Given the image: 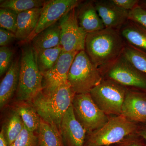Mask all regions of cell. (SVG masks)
Returning a JSON list of instances; mask_svg holds the SVG:
<instances>
[{
  "instance_id": "4316f807",
  "label": "cell",
  "mask_w": 146,
  "mask_h": 146,
  "mask_svg": "<svg viewBox=\"0 0 146 146\" xmlns=\"http://www.w3.org/2000/svg\"><path fill=\"white\" fill-rule=\"evenodd\" d=\"M9 146H38L37 135L28 130L24 125L21 133Z\"/></svg>"
},
{
  "instance_id": "603a6c76",
  "label": "cell",
  "mask_w": 146,
  "mask_h": 146,
  "mask_svg": "<svg viewBox=\"0 0 146 146\" xmlns=\"http://www.w3.org/2000/svg\"><path fill=\"white\" fill-rule=\"evenodd\" d=\"M24 123L20 115L16 110L10 115L2 128L8 146L16 140L21 133Z\"/></svg>"
},
{
  "instance_id": "4fadbf2b",
  "label": "cell",
  "mask_w": 146,
  "mask_h": 146,
  "mask_svg": "<svg viewBox=\"0 0 146 146\" xmlns=\"http://www.w3.org/2000/svg\"><path fill=\"white\" fill-rule=\"evenodd\" d=\"M94 3L106 28L120 30L128 20V11L118 7L112 0H97Z\"/></svg>"
},
{
  "instance_id": "f1b7e54d",
  "label": "cell",
  "mask_w": 146,
  "mask_h": 146,
  "mask_svg": "<svg viewBox=\"0 0 146 146\" xmlns=\"http://www.w3.org/2000/svg\"><path fill=\"white\" fill-rule=\"evenodd\" d=\"M128 20L137 23L146 29V9L138 5L129 12Z\"/></svg>"
},
{
  "instance_id": "30bf717a",
  "label": "cell",
  "mask_w": 146,
  "mask_h": 146,
  "mask_svg": "<svg viewBox=\"0 0 146 146\" xmlns=\"http://www.w3.org/2000/svg\"><path fill=\"white\" fill-rule=\"evenodd\" d=\"M82 1L80 0L46 1L42 7L41 15L36 28L26 42H31L35 35L57 23L70 11L77 7Z\"/></svg>"
},
{
  "instance_id": "8992f818",
  "label": "cell",
  "mask_w": 146,
  "mask_h": 146,
  "mask_svg": "<svg viewBox=\"0 0 146 146\" xmlns=\"http://www.w3.org/2000/svg\"><path fill=\"white\" fill-rule=\"evenodd\" d=\"M128 91L126 87L103 78L89 94L95 104L106 115L118 116L121 115L123 104Z\"/></svg>"
},
{
  "instance_id": "e575fe53",
  "label": "cell",
  "mask_w": 146,
  "mask_h": 146,
  "mask_svg": "<svg viewBox=\"0 0 146 146\" xmlns=\"http://www.w3.org/2000/svg\"><path fill=\"white\" fill-rule=\"evenodd\" d=\"M139 4L146 9V0L139 1Z\"/></svg>"
},
{
  "instance_id": "52a82bcc",
  "label": "cell",
  "mask_w": 146,
  "mask_h": 146,
  "mask_svg": "<svg viewBox=\"0 0 146 146\" xmlns=\"http://www.w3.org/2000/svg\"><path fill=\"white\" fill-rule=\"evenodd\" d=\"M100 72L103 78L146 93V75L135 68L123 54Z\"/></svg>"
},
{
  "instance_id": "4dcf8cb0",
  "label": "cell",
  "mask_w": 146,
  "mask_h": 146,
  "mask_svg": "<svg viewBox=\"0 0 146 146\" xmlns=\"http://www.w3.org/2000/svg\"><path fill=\"white\" fill-rule=\"evenodd\" d=\"M16 39V35L5 29L0 28V46H7L11 43Z\"/></svg>"
},
{
  "instance_id": "9a60e30c",
  "label": "cell",
  "mask_w": 146,
  "mask_h": 146,
  "mask_svg": "<svg viewBox=\"0 0 146 146\" xmlns=\"http://www.w3.org/2000/svg\"><path fill=\"white\" fill-rule=\"evenodd\" d=\"M76 11L79 25L86 33L105 28L97 12L94 1H82L76 7Z\"/></svg>"
},
{
  "instance_id": "cb8c5ba5",
  "label": "cell",
  "mask_w": 146,
  "mask_h": 146,
  "mask_svg": "<svg viewBox=\"0 0 146 146\" xmlns=\"http://www.w3.org/2000/svg\"><path fill=\"white\" fill-rule=\"evenodd\" d=\"M43 0H5L1 2V8L9 9L18 13L23 11L43 6Z\"/></svg>"
},
{
  "instance_id": "7a4b0ae2",
  "label": "cell",
  "mask_w": 146,
  "mask_h": 146,
  "mask_svg": "<svg viewBox=\"0 0 146 146\" xmlns=\"http://www.w3.org/2000/svg\"><path fill=\"white\" fill-rule=\"evenodd\" d=\"M75 95L68 82L52 94H45L42 91L31 104L42 119L60 132L63 116L72 105Z\"/></svg>"
},
{
  "instance_id": "3957f363",
  "label": "cell",
  "mask_w": 146,
  "mask_h": 146,
  "mask_svg": "<svg viewBox=\"0 0 146 146\" xmlns=\"http://www.w3.org/2000/svg\"><path fill=\"white\" fill-rule=\"evenodd\" d=\"M19 84L16 99L21 102L31 103L42 91L43 75L36 60L35 51L32 45L22 49Z\"/></svg>"
},
{
  "instance_id": "6da1fadb",
  "label": "cell",
  "mask_w": 146,
  "mask_h": 146,
  "mask_svg": "<svg viewBox=\"0 0 146 146\" xmlns=\"http://www.w3.org/2000/svg\"><path fill=\"white\" fill-rule=\"evenodd\" d=\"M125 46L120 30L105 28L87 33L84 50L100 71L119 58Z\"/></svg>"
},
{
  "instance_id": "44dd1931",
  "label": "cell",
  "mask_w": 146,
  "mask_h": 146,
  "mask_svg": "<svg viewBox=\"0 0 146 146\" xmlns=\"http://www.w3.org/2000/svg\"><path fill=\"white\" fill-rule=\"evenodd\" d=\"M21 103L16 106L15 110L21 117L24 125L30 131L38 130L41 119L39 114L31 104Z\"/></svg>"
},
{
  "instance_id": "7402d4cb",
  "label": "cell",
  "mask_w": 146,
  "mask_h": 146,
  "mask_svg": "<svg viewBox=\"0 0 146 146\" xmlns=\"http://www.w3.org/2000/svg\"><path fill=\"white\" fill-rule=\"evenodd\" d=\"M62 52V49L60 46L35 51L36 64L42 74L49 70L54 66Z\"/></svg>"
},
{
  "instance_id": "d6a6232c",
  "label": "cell",
  "mask_w": 146,
  "mask_h": 146,
  "mask_svg": "<svg viewBox=\"0 0 146 146\" xmlns=\"http://www.w3.org/2000/svg\"><path fill=\"white\" fill-rule=\"evenodd\" d=\"M142 126L138 127L137 134L143 138L146 143V124L141 123Z\"/></svg>"
},
{
  "instance_id": "277c9868",
  "label": "cell",
  "mask_w": 146,
  "mask_h": 146,
  "mask_svg": "<svg viewBox=\"0 0 146 146\" xmlns=\"http://www.w3.org/2000/svg\"><path fill=\"white\" fill-rule=\"evenodd\" d=\"M103 79L85 50L78 53L68 73V82L76 94H87Z\"/></svg>"
},
{
  "instance_id": "e0dca14e",
  "label": "cell",
  "mask_w": 146,
  "mask_h": 146,
  "mask_svg": "<svg viewBox=\"0 0 146 146\" xmlns=\"http://www.w3.org/2000/svg\"><path fill=\"white\" fill-rule=\"evenodd\" d=\"M42 7L20 12L17 17L16 39L26 42L36 28L39 22Z\"/></svg>"
},
{
  "instance_id": "836d02e7",
  "label": "cell",
  "mask_w": 146,
  "mask_h": 146,
  "mask_svg": "<svg viewBox=\"0 0 146 146\" xmlns=\"http://www.w3.org/2000/svg\"><path fill=\"white\" fill-rule=\"evenodd\" d=\"M0 146H8L2 130L0 132Z\"/></svg>"
},
{
  "instance_id": "ffe728a7",
  "label": "cell",
  "mask_w": 146,
  "mask_h": 146,
  "mask_svg": "<svg viewBox=\"0 0 146 146\" xmlns=\"http://www.w3.org/2000/svg\"><path fill=\"white\" fill-rule=\"evenodd\" d=\"M37 131L38 146H65L59 130L42 118Z\"/></svg>"
},
{
  "instance_id": "f546056e",
  "label": "cell",
  "mask_w": 146,
  "mask_h": 146,
  "mask_svg": "<svg viewBox=\"0 0 146 146\" xmlns=\"http://www.w3.org/2000/svg\"><path fill=\"white\" fill-rule=\"evenodd\" d=\"M128 136L118 143V146H146L145 140L137 133Z\"/></svg>"
},
{
  "instance_id": "ba28073f",
  "label": "cell",
  "mask_w": 146,
  "mask_h": 146,
  "mask_svg": "<svg viewBox=\"0 0 146 146\" xmlns=\"http://www.w3.org/2000/svg\"><path fill=\"white\" fill-rule=\"evenodd\" d=\"M72 106L76 118L89 134L101 127L109 119L89 93L76 94Z\"/></svg>"
},
{
  "instance_id": "7c38bea8",
  "label": "cell",
  "mask_w": 146,
  "mask_h": 146,
  "mask_svg": "<svg viewBox=\"0 0 146 146\" xmlns=\"http://www.w3.org/2000/svg\"><path fill=\"white\" fill-rule=\"evenodd\" d=\"M60 132L65 146H86V129L77 119L72 106L63 116Z\"/></svg>"
},
{
  "instance_id": "d4e9b609",
  "label": "cell",
  "mask_w": 146,
  "mask_h": 146,
  "mask_svg": "<svg viewBox=\"0 0 146 146\" xmlns=\"http://www.w3.org/2000/svg\"><path fill=\"white\" fill-rule=\"evenodd\" d=\"M123 55L138 70L146 75V53L127 45Z\"/></svg>"
},
{
  "instance_id": "d6986e66",
  "label": "cell",
  "mask_w": 146,
  "mask_h": 146,
  "mask_svg": "<svg viewBox=\"0 0 146 146\" xmlns=\"http://www.w3.org/2000/svg\"><path fill=\"white\" fill-rule=\"evenodd\" d=\"M60 34L58 21L35 35L31 41L32 46L36 51L60 46Z\"/></svg>"
},
{
  "instance_id": "5bb4252c",
  "label": "cell",
  "mask_w": 146,
  "mask_h": 146,
  "mask_svg": "<svg viewBox=\"0 0 146 146\" xmlns=\"http://www.w3.org/2000/svg\"><path fill=\"white\" fill-rule=\"evenodd\" d=\"M121 115L133 122L146 124V93L128 91Z\"/></svg>"
},
{
  "instance_id": "5b68a950",
  "label": "cell",
  "mask_w": 146,
  "mask_h": 146,
  "mask_svg": "<svg viewBox=\"0 0 146 146\" xmlns=\"http://www.w3.org/2000/svg\"><path fill=\"white\" fill-rule=\"evenodd\" d=\"M138 127L122 115H118L109 119L101 127L90 133L86 145L108 146L117 144L128 136L136 133Z\"/></svg>"
},
{
  "instance_id": "2e32d148",
  "label": "cell",
  "mask_w": 146,
  "mask_h": 146,
  "mask_svg": "<svg viewBox=\"0 0 146 146\" xmlns=\"http://www.w3.org/2000/svg\"><path fill=\"white\" fill-rule=\"evenodd\" d=\"M21 62L13 60L0 84V107L2 108L11 99L17 91L19 84Z\"/></svg>"
},
{
  "instance_id": "1f68e13d",
  "label": "cell",
  "mask_w": 146,
  "mask_h": 146,
  "mask_svg": "<svg viewBox=\"0 0 146 146\" xmlns=\"http://www.w3.org/2000/svg\"><path fill=\"white\" fill-rule=\"evenodd\" d=\"M118 7L129 12L139 4V0H112Z\"/></svg>"
},
{
  "instance_id": "8fae6325",
  "label": "cell",
  "mask_w": 146,
  "mask_h": 146,
  "mask_svg": "<svg viewBox=\"0 0 146 146\" xmlns=\"http://www.w3.org/2000/svg\"><path fill=\"white\" fill-rule=\"evenodd\" d=\"M78 52H62L54 66L49 70L42 73V93L52 94L60 86L68 83V73Z\"/></svg>"
},
{
  "instance_id": "9c48e42d",
  "label": "cell",
  "mask_w": 146,
  "mask_h": 146,
  "mask_svg": "<svg viewBox=\"0 0 146 146\" xmlns=\"http://www.w3.org/2000/svg\"><path fill=\"white\" fill-rule=\"evenodd\" d=\"M76 8L73 9L59 21L60 25V46L63 52H80L85 50L87 33L79 25Z\"/></svg>"
},
{
  "instance_id": "d590c367",
  "label": "cell",
  "mask_w": 146,
  "mask_h": 146,
  "mask_svg": "<svg viewBox=\"0 0 146 146\" xmlns=\"http://www.w3.org/2000/svg\"><path fill=\"white\" fill-rule=\"evenodd\" d=\"M86 146H88V145H86Z\"/></svg>"
},
{
  "instance_id": "83f0119b",
  "label": "cell",
  "mask_w": 146,
  "mask_h": 146,
  "mask_svg": "<svg viewBox=\"0 0 146 146\" xmlns=\"http://www.w3.org/2000/svg\"><path fill=\"white\" fill-rule=\"evenodd\" d=\"M14 55L13 50L8 46L0 48V76L7 72L10 68Z\"/></svg>"
},
{
  "instance_id": "ac0fdd59",
  "label": "cell",
  "mask_w": 146,
  "mask_h": 146,
  "mask_svg": "<svg viewBox=\"0 0 146 146\" xmlns=\"http://www.w3.org/2000/svg\"><path fill=\"white\" fill-rule=\"evenodd\" d=\"M125 44L146 53V29L128 20L120 30Z\"/></svg>"
},
{
  "instance_id": "484cf974",
  "label": "cell",
  "mask_w": 146,
  "mask_h": 146,
  "mask_svg": "<svg viewBox=\"0 0 146 146\" xmlns=\"http://www.w3.org/2000/svg\"><path fill=\"white\" fill-rule=\"evenodd\" d=\"M18 13L9 9H0V27L16 34Z\"/></svg>"
}]
</instances>
